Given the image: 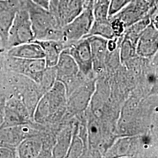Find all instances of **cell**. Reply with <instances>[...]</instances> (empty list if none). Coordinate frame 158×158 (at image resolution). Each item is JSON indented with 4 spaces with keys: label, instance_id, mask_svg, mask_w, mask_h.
Segmentation results:
<instances>
[{
    "label": "cell",
    "instance_id": "83f0119b",
    "mask_svg": "<svg viewBox=\"0 0 158 158\" xmlns=\"http://www.w3.org/2000/svg\"><path fill=\"white\" fill-rule=\"evenodd\" d=\"M4 51H5V49L3 48L2 45V44H1V40H0V54H1V53L2 52Z\"/></svg>",
    "mask_w": 158,
    "mask_h": 158
},
{
    "label": "cell",
    "instance_id": "4fadbf2b",
    "mask_svg": "<svg viewBox=\"0 0 158 158\" xmlns=\"http://www.w3.org/2000/svg\"><path fill=\"white\" fill-rule=\"evenodd\" d=\"M29 123L6 127L0 129V145L16 148L24 139L38 135Z\"/></svg>",
    "mask_w": 158,
    "mask_h": 158
},
{
    "label": "cell",
    "instance_id": "ba28073f",
    "mask_svg": "<svg viewBox=\"0 0 158 158\" xmlns=\"http://www.w3.org/2000/svg\"><path fill=\"white\" fill-rule=\"evenodd\" d=\"M85 3L81 0H59L49 2V11L63 28L83 11Z\"/></svg>",
    "mask_w": 158,
    "mask_h": 158
},
{
    "label": "cell",
    "instance_id": "30bf717a",
    "mask_svg": "<svg viewBox=\"0 0 158 158\" xmlns=\"http://www.w3.org/2000/svg\"><path fill=\"white\" fill-rule=\"evenodd\" d=\"M31 118L32 117L21 99L11 97L6 100L3 127L29 123Z\"/></svg>",
    "mask_w": 158,
    "mask_h": 158
},
{
    "label": "cell",
    "instance_id": "5bb4252c",
    "mask_svg": "<svg viewBox=\"0 0 158 158\" xmlns=\"http://www.w3.org/2000/svg\"><path fill=\"white\" fill-rule=\"evenodd\" d=\"M85 38H88L90 45L93 70L100 72L104 66L108 54L107 40L97 36H89Z\"/></svg>",
    "mask_w": 158,
    "mask_h": 158
},
{
    "label": "cell",
    "instance_id": "2e32d148",
    "mask_svg": "<svg viewBox=\"0 0 158 158\" xmlns=\"http://www.w3.org/2000/svg\"><path fill=\"white\" fill-rule=\"evenodd\" d=\"M8 56L25 59H36L44 58V52L35 40L13 46L6 51Z\"/></svg>",
    "mask_w": 158,
    "mask_h": 158
},
{
    "label": "cell",
    "instance_id": "277c9868",
    "mask_svg": "<svg viewBox=\"0 0 158 158\" xmlns=\"http://www.w3.org/2000/svg\"><path fill=\"white\" fill-rule=\"evenodd\" d=\"M35 40L34 32L28 12L24 6L19 10L10 29L6 51L13 46Z\"/></svg>",
    "mask_w": 158,
    "mask_h": 158
},
{
    "label": "cell",
    "instance_id": "52a82bcc",
    "mask_svg": "<svg viewBox=\"0 0 158 158\" xmlns=\"http://www.w3.org/2000/svg\"><path fill=\"white\" fill-rule=\"evenodd\" d=\"M96 89L95 81L92 78L85 82L68 96L67 110L71 114L84 112L89 106Z\"/></svg>",
    "mask_w": 158,
    "mask_h": 158
},
{
    "label": "cell",
    "instance_id": "7402d4cb",
    "mask_svg": "<svg viewBox=\"0 0 158 158\" xmlns=\"http://www.w3.org/2000/svg\"><path fill=\"white\" fill-rule=\"evenodd\" d=\"M119 56L122 62L128 61L138 56L135 44L123 36L119 46Z\"/></svg>",
    "mask_w": 158,
    "mask_h": 158
},
{
    "label": "cell",
    "instance_id": "3957f363",
    "mask_svg": "<svg viewBox=\"0 0 158 158\" xmlns=\"http://www.w3.org/2000/svg\"><path fill=\"white\" fill-rule=\"evenodd\" d=\"M94 19L93 0H89L83 11L62 28V43L65 49L88 35Z\"/></svg>",
    "mask_w": 158,
    "mask_h": 158
},
{
    "label": "cell",
    "instance_id": "f546056e",
    "mask_svg": "<svg viewBox=\"0 0 158 158\" xmlns=\"http://www.w3.org/2000/svg\"><path fill=\"white\" fill-rule=\"evenodd\" d=\"M145 1H149V0H145Z\"/></svg>",
    "mask_w": 158,
    "mask_h": 158
},
{
    "label": "cell",
    "instance_id": "4316f807",
    "mask_svg": "<svg viewBox=\"0 0 158 158\" xmlns=\"http://www.w3.org/2000/svg\"><path fill=\"white\" fill-rule=\"evenodd\" d=\"M35 4L40 6L46 10H49L50 0H31Z\"/></svg>",
    "mask_w": 158,
    "mask_h": 158
},
{
    "label": "cell",
    "instance_id": "d4e9b609",
    "mask_svg": "<svg viewBox=\"0 0 158 158\" xmlns=\"http://www.w3.org/2000/svg\"><path fill=\"white\" fill-rule=\"evenodd\" d=\"M18 158L17 148L0 145V158Z\"/></svg>",
    "mask_w": 158,
    "mask_h": 158
},
{
    "label": "cell",
    "instance_id": "9a60e30c",
    "mask_svg": "<svg viewBox=\"0 0 158 158\" xmlns=\"http://www.w3.org/2000/svg\"><path fill=\"white\" fill-rule=\"evenodd\" d=\"M55 68L56 80L61 82L74 77L80 73L73 58L64 50L61 52Z\"/></svg>",
    "mask_w": 158,
    "mask_h": 158
},
{
    "label": "cell",
    "instance_id": "d6986e66",
    "mask_svg": "<svg viewBox=\"0 0 158 158\" xmlns=\"http://www.w3.org/2000/svg\"><path fill=\"white\" fill-rule=\"evenodd\" d=\"M89 36H97L107 40L115 38L109 18L102 19H94L90 31L86 37Z\"/></svg>",
    "mask_w": 158,
    "mask_h": 158
},
{
    "label": "cell",
    "instance_id": "8fae6325",
    "mask_svg": "<svg viewBox=\"0 0 158 158\" xmlns=\"http://www.w3.org/2000/svg\"><path fill=\"white\" fill-rule=\"evenodd\" d=\"M149 9V1L145 0H134L113 15L120 19L127 28L130 25L147 17Z\"/></svg>",
    "mask_w": 158,
    "mask_h": 158
},
{
    "label": "cell",
    "instance_id": "e0dca14e",
    "mask_svg": "<svg viewBox=\"0 0 158 158\" xmlns=\"http://www.w3.org/2000/svg\"><path fill=\"white\" fill-rule=\"evenodd\" d=\"M40 44L44 52L47 68L55 67L61 52L65 46L62 42L53 40H34Z\"/></svg>",
    "mask_w": 158,
    "mask_h": 158
},
{
    "label": "cell",
    "instance_id": "5b68a950",
    "mask_svg": "<svg viewBox=\"0 0 158 158\" xmlns=\"http://www.w3.org/2000/svg\"><path fill=\"white\" fill-rule=\"evenodd\" d=\"M6 64L10 70L25 76L39 84L43 76L46 65L44 58L25 59L7 56Z\"/></svg>",
    "mask_w": 158,
    "mask_h": 158
},
{
    "label": "cell",
    "instance_id": "ffe728a7",
    "mask_svg": "<svg viewBox=\"0 0 158 158\" xmlns=\"http://www.w3.org/2000/svg\"><path fill=\"white\" fill-rule=\"evenodd\" d=\"M72 133L70 130H66L60 134L53 147L52 156L54 158L66 157L72 138Z\"/></svg>",
    "mask_w": 158,
    "mask_h": 158
},
{
    "label": "cell",
    "instance_id": "8992f818",
    "mask_svg": "<svg viewBox=\"0 0 158 158\" xmlns=\"http://www.w3.org/2000/svg\"><path fill=\"white\" fill-rule=\"evenodd\" d=\"M73 58L79 71L85 76L92 78L93 72L90 45L87 38H84L64 49Z\"/></svg>",
    "mask_w": 158,
    "mask_h": 158
},
{
    "label": "cell",
    "instance_id": "7c38bea8",
    "mask_svg": "<svg viewBox=\"0 0 158 158\" xmlns=\"http://www.w3.org/2000/svg\"><path fill=\"white\" fill-rule=\"evenodd\" d=\"M158 27L150 23L142 32L137 41V56L142 58H149L155 56L158 52Z\"/></svg>",
    "mask_w": 158,
    "mask_h": 158
},
{
    "label": "cell",
    "instance_id": "9c48e42d",
    "mask_svg": "<svg viewBox=\"0 0 158 158\" xmlns=\"http://www.w3.org/2000/svg\"><path fill=\"white\" fill-rule=\"evenodd\" d=\"M24 6L25 0H0V40L5 51L12 23L18 11Z\"/></svg>",
    "mask_w": 158,
    "mask_h": 158
},
{
    "label": "cell",
    "instance_id": "484cf974",
    "mask_svg": "<svg viewBox=\"0 0 158 158\" xmlns=\"http://www.w3.org/2000/svg\"><path fill=\"white\" fill-rule=\"evenodd\" d=\"M5 102L6 99L0 100V129L3 127L5 118Z\"/></svg>",
    "mask_w": 158,
    "mask_h": 158
},
{
    "label": "cell",
    "instance_id": "7a4b0ae2",
    "mask_svg": "<svg viewBox=\"0 0 158 158\" xmlns=\"http://www.w3.org/2000/svg\"><path fill=\"white\" fill-rule=\"evenodd\" d=\"M35 40H53L62 42V28L55 16L48 10L25 0Z\"/></svg>",
    "mask_w": 158,
    "mask_h": 158
},
{
    "label": "cell",
    "instance_id": "4dcf8cb0",
    "mask_svg": "<svg viewBox=\"0 0 158 158\" xmlns=\"http://www.w3.org/2000/svg\"><path fill=\"white\" fill-rule=\"evenodd\" d=\"M88 1H89V0H88Z\"/></svg>",
    "mask_w": 158,
    "mask_h": 158
},
{
    "label": "cell",
    "instance_id": "ac0fdd59",
    "mask_svg": "<svg viewBox=\"0 0 158 158\" xmlns=\"http://www.w3.org/2000/svg\"><path fill=\"white\" fill-rule=\"evenodd\" d=\"M42 145V138L38 135L28 137L17 146V156L21 158H39Z\"/></svg>",
    "mask_w": 158,
    "mask_h": 158
},
{
    "label": "cell",
    "instance_id": "603a6c76",
    "mask_svg": "<svg viewBox=\"0 0 158 158\" xmlns=\"http://www.w3.org/2000/svg\"><path fill=\"white\" fill-rule=\"evenodd\" d=\"M85 150V143L78 132H73L72 141L66 155L67 158H79L83 155Z\"/></svg>",
    "mask_w": 158,
    "mask_h": 158
},
{
    "label": "cell",
    "instance_id": "44dd1931",
    "mask_svg": "<svg viewBox=\"0 0 158 158\" xmlns=\"http://www.w3.org/2000/svg\"><path fill=\"white\" fill-rule=\"evenodd\" d=\"M88 136L90 146L96 148L99 147L102 139L101 127L94 118L90 119L88 125Z\"/></svg>",
    "mask_w": 158,
    "mask_h": 158
},
{
    "label": "cell",
    "instance_id": "cb8c5ba5",
    "mask_svg": "<svg viewBox=\"0 0 158 158\" xmlns=\"http://www.w3.org/2000/svg\"><path fill=\"white\" fill-rule=\"evenodd\" d=\"M108 18L115 37L117 38L123 37L126 29L124 23H123V21L120 19H119L118 17L115 15H112L108 17Z\"/></svg>",
    "mask_w": 158,
    "mask_h": 158
},
{
    "label": "cell",
    "instance_id": "6da1fadb",
    "mask_svg": "<svg viewBox=\"0 0 158 158\" xmlns=\"http://www.w3.org/2000/svg\"><path fill=\"white\" fill-rule=\"evenodd\" d=\"M67 94L64 85L56 80L38 102L33 117L38 124H53L59 121L67 111Z\"/></svg>",
    "mask_w": 158,
    "mask_h": 158
},
{
    "label": "cell",
    "instance_id": "f1b7e54d",
    "mask_svg": "<svg viewBox=\"0 0 158 158\" xmlns=\"http://www.w3.org/2000/svg\"><path fill=\"white\" fill-rule=\"evenodd\" d=\"M128 2H131V1H134V0H128Z\"/></svg>",
    "mask_w": 158,
    "mask_h": 158
}]
</instances>
